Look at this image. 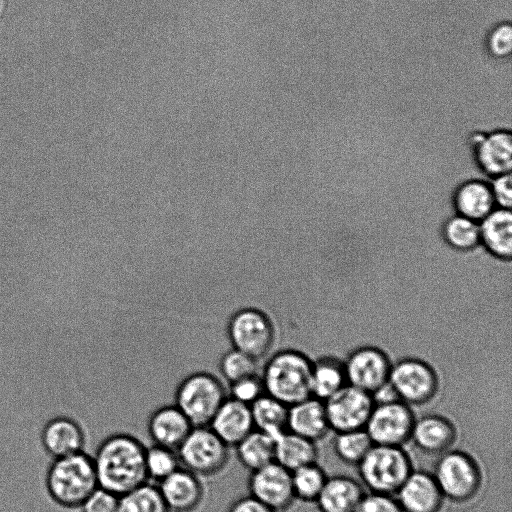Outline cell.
Here are the masks:
<instances>
[{"label":"cell","instance_id":"cell-1","mask_svg":"<svg viewBox=\"0 0 512 512\" xmlns=\"http://www.w3.org/2000/svg\"><path fill=\"white\" fill-rule=\"evenodd\" d=\"M145 450L146 446L128 433L104 437L92 453L99 487L120 496L147 482Z\"/></svg>","mask_w":512,"mask_h":512},{"label":"cell","instance_id":"cell-2","mask_svg":"<svg viewBox=\"0 0 512 512\" xmlns=\"http://www.w3.org/2000/svg\"><path fill=\"white\" fill-rule=\"evenodd\" d=\"M312 361L303 352L284 348L273 353L263 364L261 378L265 394L286 406L311 396Z\"/></svg>","mask_w":512,"mask_h":512},{"label":"cell","instance_id":"cell-3","mask_svg":"<svg viewBox=\"0 0 512 512\" xmlns=\"http://www.w3.org/2000/svg\"><path fill=\"white\" fill-rule=\"evenodd\" d=\"M47 486L57 503L80 507L99 487L93 458L83 451L56 458L48 472Z\"/></svg>","mask_w":512,"mask_h":512},{"label":"cell","instance_id":"cell-4","mask_svg":"<svg viewBox=\"0 0 512 512\" xmlns=\"http://www.w3.org/2000/svg\"><path fill=\"white\" fill-rule=\"evenodd\" d=\"M228 337L232 348L251 356L263 366L276 352L278 328L265 311L244 307L231 316Z\"/></svg>","mask_w":512,"mask_h":512},{"label":"cell","instance_id":"cell-5","mask_svg":"<svg viewBox=\"0 0 512 512\" xmlns=\"http://www.w3.org/2000/svg\"><path fill=\"white\" fill-rule=\"evenodd\" d=\"M227 397L228 387L221 379L196 372L180 382L173 402L193 426H208Z\"/></svg>","mask_w":512,"mask_h":512},{"label":"cell","instance_id":"cell-6","mask_svg":"<svg viewBox=\"0 0 512 512\" xmlns=\"http://www.w3.org/2000/svg\"><path fill=\"white\" fill-rule=\"evenodd\" d=\"M362 482L371 492L393 495L412 472V461L402 446L377 445L357 464Z\"/></svg>","mask_w":512,"mask_h":512},{"label":"cell","instance_id":"cell-7","mask_svg":"<svg viewBox=\"0 0 512 512\" xmlns=\"http://www.w3.org/2000/svg\"><path fill=\"white\" fill-rule=\"evenodd\" d=\"M432 475L444 498L458 503L472 499L482 484L479 465L472 456L460 450L441 453Z\"/></svg>","mask_w":512,"mask_h":512},{"label":"cell","instance_id":"cell-8","mask_svg":"<svg viewBox=\"0 0 512 512\" xmlns=\"http://www.w3.org/2000/svg\"><path fill=\"white\" fill-rule=\"evenodd\" d=\"M176 452L180 465L198 476L219 473L229 460V447L209 426H193Z\"/></svg>","mask_w":512,"mask_h":512},{"label":"cell","instance_id":"cell-9","mask_svg":"<svg viewBox=\"0 0 512 512\" xmlns=\"http://www.w3.org/2000/svg\"><path fill=\"white\" fill-rule=\"evenodd\" d=\"M389 384L402 402L422 405L431 401L439 387L433 367L417 358H404L392 363Z\"/></svg>","mask_w":512,"mask_h":512},{"label":"cell","instance_id":"cell-10","mask_svg":"<svg viewBox=\"0 0 512 512\" xmlns=\"http://www.w3.org/2000/svg\"><path fill=\"white\" fill-rule=\"evenodd\" d=\"M415 416L401 400L374 403L364 427L373 444L403 446L411 438Z\"/></svg>","mask_w":512,"mask_h":512},{"label":"cell","instance_id":"cell-11","mask_svg":"<svg viewBox=\"0 0 512 512\" xmlns=\"http://www.w3.org/2000/svg\"><path fill=\"white\" fill-rule=\"evenodd\" d=\"M373 405L370 393L344 385L324 401L330 429L336 432L364 429Z\"/></svg>","mask_w":512,"mask_h":512},{"label":"cell","instance_id":"cell-12","mask_svg":"<svg viewBox=\"0 0 512 512\" xmlns=\"http://www.w3.org/2000/svg\"><path fill=\"white\" fill-rule=\"evenodd\" d=\"M391 367L388 355L374 346L359 347L344 361L347 384L371 395L389 382Z\"/></svg>","mask_w":512,"mask_h":512},{"label":"cell","instance_id":"cell-13","mask_svg":"<svg viewBox=\"0 0 512 512\" xmlns=\"http://www.w3.org/2000/svg\"><path fill=\"white\" fill-rule=\"evenodd\" d=\"M250 472L249 495L276 512L284 511L292 505L295 497L291 471L273 461Z\"/></svg>","mask_w":512,"mask_h":512},{"label":"cell","instance_id":"cell-14","mask_svg":"<svg viewBox=\"0 0 512 512\" xmlns=\"http://www.w3.org/2000/svg\"><path fill=\"white\" fill-rule=\"evenodd\" d=\"M156 485L169 512H192L203 499L200 476L182 466Z\"/></svg>","mask_w":512,"mask_h":512},{"label":"cell","instance_id":"cell-15","mask_svg":"<svg viewBox=\"0 0 512 512\" xmlns=\"http://www.w3.org/2000/svg\"><path fill=\"white\" fill-rule=\"evenodd\" d=\"M395 494L403 512H439L444 499L433 475L425 471L412 470Z\"/></svg>","mask_w":512,"mask_h":512},{"label":"cell","instance_id":"cell-16","mask_svg":"<svg viewBox=\"0 0 512 512\" xmlns=\"http://www.w3.org/2000/svg\"><path fill=\"white\" fill-rule=\"evenodd\" d=\"M193 425L174 404L155 408L147 419V433L153 444L177 451Z\"/></svg>","mask_w":512,"mask_h":512},{"label":"cell","instance_id":"cell-17","mask_svg":"<svg viewBox=\"0 0 512 512\" xmlns=\"http://www.w3.org/2000/svg\"><path fill=\"white\" fill-rule=\"evenodd\" d=\"M208 426L228 447H235L254 429L250 405L227 397Z\"/></svg>","mask_w":512,"mask_h":512},{"label":"cell","instance_id":"cell-18","mask_svg":"<svg viewBox=\"0 0 512 512\" xmlns=\"http://www.w3.org/2000/svg\"><path fill=\"white\" fill-rule=\"evenodd\" d=\"M480 245L493 257L510 261L512 257L511 209L496 207L479 222Z\"/></svg>","mask_w":512,"mask_h":512},{"label":"cell","instance_id":"cell-19","mask_svg":"<svg viewBox=\"0 0 512 512\" xmlns=\"http://www.w3.org/2000/svg\"><path fill=\"white\" fill-rule=\"evenodd\" d=\"M456 437L457 430L448 418L428 414L415 419L410 440L425 453L441 454L450 449Z\"/></svg>","mask_w":512,"mask_h":512},{"label":"cell","instance_id":"cell-20","mask_svg":"<svg viewBox=\"0 0 512 512\" xmlns=\"http://www.w3.org/2000/svg\"><path fill=\"white\" fill-rule=\"evenodd\" d=\"M287 430L316 442L330 430L324 402L312 396L288 407Z\"/></svg>","mask_w":512,"mask_h":512},{"label":"cell","instance_id":"cell-21","mask_svg":"<svg viewBox=\"0 0 512 512\" xmlns=\"http://www.w3.org/2000/svg\"><path fill=\"white\" fill-rule=\"evenodd\" d=\"M481 170L492 179L512 169V131L496 130L484 136L476 149Z\"/></svg>","mask_w":512,"mask_h":512},{"label":"cell","instance_id":"cell-22","mask_svg":"<svg viewBox=\"0 0 512 512\" xmlns=\"http://www.w3.org/2000/svg\"><path fill=\"white\" fill-rule=\"evenodd\" d=\"M452 208L455 214L479 223L496 208L490 181L470 179L463 182L454 191Z\"/></svg>","mask_w":512,"mask_h":512},{"label":"cell","instance_id":"cell-23","mask_svg":"<svg viewBox=\"0 0 512 512\" xmlns=\"http://www.w3.org/2000/svg\"><path fill=\"white\" fill-rule=\"evenodd\" d=\"M364 494L358 481L336 475L327 477L315 502L321 512H354Z\"/></svg>","mask_w":512,"mask_h":512},{"label":"cell","instance_id":"cell-24","mask_svg":"<svg viewBox=\"0 0 512 512\" xmlns=\"http://www.w3.org/2000/svg\"><path fill=\"white\" fill-rule=\"evenodd\" d=\"M42 441L55 459L83 451L85 436L81 426L68 417H56L44 427Z\"/></svg>","mask_w":512,"mask_h":512},{"label":"cell","instance_id":"cell-25","mask_svg":"<svg viewBox=\"0 0 512 512\" xmlns=\"http://www.w3.org/2000/svg\"><path fill=\"white\" fill-rule=\"evenodd\" d=\"M317 454L314 441L288 430L275 438L274 461L289 471L316 462Z\"/></svg>","mask_w":512,"mask_h":512},{"label":"cell","instance_id":"cell-26","mask_svg":"<svg viewBox=\"0 0 512 512\" xmlns=\"http://www.w3.org/2000/svg\"><path fill=\"white\" fill-rule=\"evenodd\" d=\"M347 384L344 362L326 356L312 362L311 396L325 401Z\"/></svg>","mask_w":512,"mask_h":512},{"label":"cell","instance_id":"cell-27","mask_svg":"<svg viewBox=\"0 0 512 512\" xmlns=\"http://www.w3.org/2000/svg\"><path fill=\"white\" fill-rule=\"evenodd\" d=\"M254 429L273 438L287 430L288 406L263 394L250 405Z\"/></svg>","mask_w":512,"mask_h":512},{"label":"cell","instance_id":"cell-28","mask_svg":"<svg viewBox=\"0 0 512 512\" xmlns=\"http://www.w3.org/2000/svg\"><path fill=\"white\" fill-rule=\"evenodd\" d=\"M235 448L239 462L253 471L274 461L275 438L253 429Z\"/></svg>","mask_w":512,"mask_h":512},{"label":"cell","instance_id":"cell-29","mask_svg":"<svg viewBox=\"0 0 512 512\" xmlns=\"http://www.w3.org/2000/svg\"><path fill=\"white\" fill-rule=\"evenodd\" d=\"M442 235L457 251H471L480 245L479 223L455 213L444 221Z\"/></svg>","mask_w":512,"mask_h":512},{"label":"cell","instance_id":"cell-30","mask_svg":"<svg viewBox=\"0 0 512 512\" xmlns=\"http://www.w3.org/2000/svg\"><path fill=\"white\" fill-rule=\"evenodd\" d=\"M117 512H169L156 484L148 481L118 497Z\"/></svg>","mask_w":512,"mask_h":512},{"label":"cell","instance_id":"cell-31","mask_svg":"<svg viewBox=\"0 0 512 512\" xmlns=\"http://www.w3.org/2000/svg\"><path fill=\"white\" fill-rule=\"evenodd\" d=\"M372 446L365 429L336 432L333 440L335 455L347 464H358Z\"/></svg>","mask_w":512,"mask_h":512},{"label":"cell","instance_id":"cell-32","mask_svg":"<svg viewBox=\"0 0 512 512\" xmlns=\"http://www.w3.org/2000/svg\"><path fill=\"white\" fill-rule=\"evenodd\" d=\"M327 476L316 462L291 471L292 489L295 499L304 502L316 501Z\"/></svg>","mask_w":512,"mask_h":512},{"label":"cell","instance_id":"cell-33","mask_svg":"<svg viewBox=\"0 0 512 512\" xmlns=\"http://www.w3.org/2000/svg\"><path fill=\"white\" fill-rule=\"evenodd\" d=\"M221 377L228 385L238 380L261 375L262 365L251 356L231 348L221 358L219 364Z\"/></svg>","mask_w":512,"mask_h":512},{"label":"cell","instance_id":"cell-34","mask_svg":"<svg viewBox=\"0 0 512 512\" xmlns=\"http://www.w3.org/2000/svg\"><path fill=\"white\" fill-rule=\"evenodd\" d=\"M180 467L175 450L152 444L145 450V470L148 480L156 484Z\"/></svg>","mask_w":512,"mask_h":512},{"label":"cell","instance_id":"cell-35","mask_svg":"<svg viewBox=\"0 0 512 512\" xmlns=\"http://www.w3.org/2000/svg\"><path fill=\"white\" fill-rule=\"evenodd\" d=\"M265 394L261 375L250 376L228 385V397L244 404L251 405Z\"/></svg>","mask_w":512,"mask_h":512},{"label":"cell","instance_id":"cell-36","mask_svg":"<svg viewBox=\"0 0 512 512\" xmlns=\"http://www.w3.org/2000/svg\"><path fill=\"white\" fill-rule=\"evenodd\" d=\"M491 55L499 59L512 57V23H503L492 29L487 38Z\"/></svg>","mask_w":512,"mask_h":512},{"label":"cell","instance_id":"cell-37","mask_svg":"<svg viewBox=\"0 0 512 512\" xmlns=\"http://www.w3.org/2000/svg\"><path fill=\"white\" fill-rule=\"evenodd\" d=\"M354 512H403L392 495L371 492L364 494Z\"/></svg>","mask_w":512,"mask_h":512},{"label":"cell","instance_id":"cell-38","mask_svg":"<svg viewBox=\"0 0 512 512\" xmlns=\"http://www.w3.org/2000/svg\"><path fill=\"white\" fill-rule=\"evenodd\" d=\"M118 497L116 494L98 487L80 506L81 512H117Z\"/></svg>","mask_w":512,"mask_h":512},{"label":"cell","instance_id":"cell-39","mask_svg":"<svg viewBox=\"0 0 512 512\" xmlns=\"http://www.w3.org/2000/svg\"><path fill=\"white\" fill-rule=\"evenodd\" d=\"M490 187L496 207L511 209L512 205V176L510 173L501 174L490 180Z\"/></svg>","mask_w":512,"mask_h":512},{"label":"cell","instance_id":"cell-40","mask_svg":"<svg viewBox=\"0 0 512 512\" xmlns=\"http://www.w3.org/2000/svg\"><path fill=\"white\" fill-rule=\"evenodd\" d=\"M228 512H276L251 495L236 499L230 505Z\"/></svg>","mask_w":512,"mask_h":512},{"label":"cell","instance_id":"cell-41","mask_svg":"<svg viewBox=\"0 0 512 512\" xmlns=\"http://www.w3.org/2000/svg\"><path fill=\"white\" fill-rule=\"evenodd\" d=\"M266 208H267V207H266ZM266 208H263V209H266ZM260 210H262V209H260ZM258 211H259V210H258ZM255 212H257V211H255ZM253 213H254V212H253ZM251 214H252V213H251ZM249 215H250V214H249ZM249 215H247V216H249ZM247 216H246V217H247ZM246 217H244V218H246ZM244 218H243V219H244ZM243 219H241V220H243ZM241 220H240V221H241ZM240 221H239V222H240ZM239 222H237V223H239ZM237 223H236V224H237ZM236 224H235V225H236ZM235 225H234V226H235ZM234 226H233V227H234ZM233 227H232V228H233ZM232 228H231V229H232ZM231 229H230V230H231ZM230 230H229V231H230ZM229 231H228V232H229ZM228 232H227V233H228ZM227 233H226V234H227ZM226 234H225V235H226ZM225 235H224V236H225ZM223 238H224V237H223ZM223 238H222V239H223ZM222 239H221V240H222ZM221 240H220V241H221ZM220 241H219V242H220ZM219 242H218V243H219ZM218 243H217V244H218ZM217 244H216V245H217ZM215 247H216V246H215ZM215 247H214V248H215ZM214 248H213V249H214Z\"/></svg>","mask_w":512,"mask_h":512},{"label":"cell","instance_id":"cell-42","mask_svg":"<svg viewBox=\"0 0 512 512\" xmlns=\"http://www.w3.org/2000/svg\"><path fill=\"white\" fill-rule=\"evenodd\" d=\"M331 1V0H330ZM332 2V1H331ZM334 4V3H333ZM335 5V4H334ZM336 6V5H335ZM337 7V6H336ZM338 8V7H337ZM339 9V8H338ZM340 10V9H339ZM341 11V10H340ZM342 12V11H341ZM343 13V12H342ZM344 14V13H343ZM345 15V14H344ZM345 17L347 18V16L345 15ZM350 21V20H349ZM351 22V21H350Z\"/></svg>","mask_w":512,"mask_h":512}]
</instances>
